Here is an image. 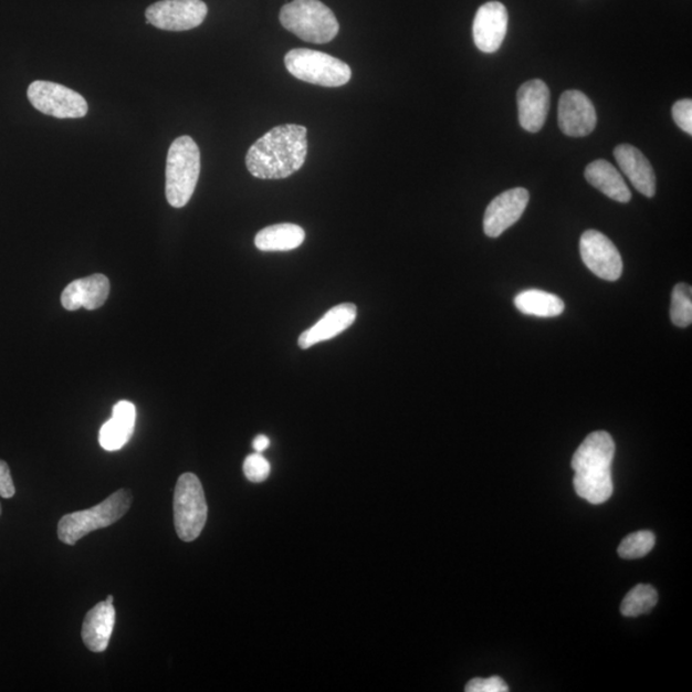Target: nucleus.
I'll list each match as a JSON object with an SVG mask.
<instances>
[{"mask_svg": "<svg viewBox=\"0 0 692 692\" xmlns=\"http://www.w3.org/2000/svg\"><path fill=\"white\" fill-rule=\"evenodd\" d=\"M200 175V150L190 136L177 138L168 149L166 197L174 208H182L195 195Z\"/></svg>", "mask_w": 692, "mask_h": 692, "instance_id": "3", "label": "nucleus"}, {"mask_svg": "<svg viewBox=\"0 0 692 692\" xmlns=\"http://www.w3.org/2000/svg\"><path fill=\"white\" fill-rule=\"evenodd\" d=\"M656 545V536L650 531H638L623 538L618 546L619 557L623 559H638L646 557Z\"/></svg>", "mask_w": 692, "mask_h": 692, "instance_id": "25", "label": "nucleus"}, {"mask_svg": "<svg viewBox=\"0 0 692 692\" xmlns=\"http://www.w3.org/2000/svg\"><path fill=\"white\" fill-rule=\"evenodd\" d=\"M579 252L587 269L607 281H617L623 272V261L618 249L605 233L585 231L579 241Z\"/></svg>", "mask_w": 692, "mask_h": 692, "instance_id": "10", "label": "nucleus"}, {"mask_svg": "<svg viewBox=\"0 0 692 692\" xmlns=\"http://www.w3.org/2000/svg\"><path fill=\"white\" fill-rule=\"evenodd\" d=\"M132 491L123 489L91 510L66 514L59 523V538L63 544L75 545L93 531L114 525L132 508Z\"/></svg>", "mask_w": 692, "mask_h": 692, "instance_id": "5", "label": "nucleus"}, {"mask_svg": "<svg viewBox=\"0 0 692 692\" xmlns=\"http://www.w3.org/2000/svg\"><path fill=\"white\" fill-rule=\"evenodd\" d=\"M508 21V11L502 3L489 2L479 8L473 21V40L481 52L495 53L502 46Z\"/></svg>", "mask_w": 692, "mask_h": 692, "instance_id": "13", "label": "nucleus"}, {"mask_svg": "<svg viewBox=\"0 0 692 692\" xmlns=\"http://www.w3.org/2000/svg\"><path fill=\"white\" fill-rule=\"evenodd\" d=\"M15 494V487L11 476L10 466L0 461V496L11 499Z\"/></svg>", "mask_w": 692, "mask_h": 692, "instance_id": "29", "label": "nucleus"}, {"mask_svg": "<svg viewBox=\"0 0 692 692\" xmlns=\"http://www.w3.org/2000/svg\"><path fill=\"white\" fill-rule=\"evenodd\" d=\"M270 444V439L268 437H264V434H259V437H256L253 441V448L256 453L264 452V450L268 449Z\"/></svg>", "mask_w": 692, "mask_h": 692, "instance_id": "30", "label": "nucleus"}, {"mask_svg": "<svg viewBox=\"0 0 692 692\" xmlns=\"http://www.w3.org/2000/svg\"><path fill=\"white\" fill-rule=\"evenodd\" d=\"M109 292V280L102 273H95V275L72 281L63 290L61 302L63 308L67 311H77L83 307L87 311H95L107 302Z\"/></svg>", "mask_w": 692, "mask_h": 692, "instance_id": "15", "label": "nucleus"}, {"mask_svg": "<svg viewBox=\"0 0 692 692\" xmlns=\"http://www.w3.org/2000/svg\"><path fill=\"white\" fill-rule=\"evenodd\" d=\"M658 593L653 586L638 585L626 595L622 605L621 614L625 617H639L641 615L649 614L651 609L657 606Z\"/></svg>", "mask_w": 692, "mask_h": 692, "instance_id": "23", "label": "nucleus"}, {"mask_svg": "<svg viewBox=\"0 0 692 692\" xmlns=\"http://www.w3.org/2000/svg\"><path fill=\"white\" fill-rule=\"evenodd\" d=\"M514 304L523 315L544 318L558 317L566 308L559 296L543 290H526L516 296Z\"/></svg>", "mask_w": 692, "mask_h": 692, "instance_id": "22", "label": "nucleus"}, {"mask_svg": "<svg viewBox=\"0 0 692 692\" xmlns=\"http://www.w3.org/2000/svg\"><path fill=\"white\" fill-rule=\"evenodd\" d=\"M671 318L675 326L685 328L692 324V289L688 284L675 285L672 293Z\"/></svg>", "mask_w": 692, "mask_h": 692, "instance_id": "24", "label": "nucleus"}, {"mask_svg": "<svg viewBox=\"0 0 692 692\" xmlns=\"http://www.w3.org/2000/svg\"><path fill=\"white\" fill-rule=\"evenodd\" d=\"M2 504H0V516H2Z\"/></svg>", "mask_w": 692, "mask_h": 692, "instance_id": "32", "label": "nucleus"}, {"mask_svg": "<svg viewBox=\"0 0 692 692\" xmlns=\"http://www.w3.org/2000/svg\"><path fill=\"white\" fill-rule=\"evenodd\" d=\"M135 422V406L127 400L118 401L111 420L102 426L99 432L101 447L108 452L123 449L133 437Z\"/></svg>", "mask_w": 692, "mask_h": 692, "instance_id": "19", "label": "nucleus"}, {"mask_svg": "<svg viewBox=\"0 0 692 692\" xmlns=\"http://www.w3.org/2000/svg\"><path fill=\"white\" fill-rule=\"evenodd\" d=\"M614 155L619 168L629 177L633 188L642 196L653 198L657 191V177L647 157L629 144L618 145Z\"/></svg>", "mask_w": 692, "mask_h": 692, "instance_id": "16", "label": "nucleus"}, {"mask_svg": "<svg viewBox=\"0 0 692 692\" xmlns=\"http://www.w3.org/2000/svg\"><path fill=\"white\" fill-rule=\"evenodd\" d=\"M285 66L297 80L325 87H339L352 78V70L345 62L303 48L285 55Z\"/></svg>", "mask_w": 692, "mask_h": 692, "instance_id": "7", "label": "nucleus"}, {"mask_svg": "<svg viewBox=\"0 0 692 692\" xmlns=\"http://www.w3.org/2000/svg\"><path fill=\"white\" fill-rule=\"evenodd\" d=\"M208 505L202 482L195 473H184L174 495V518L177 536L185 543L197 541L206 526Z\"/></svg>", "mask_w": 692, "mask_h": 692, "instance_id": "6", "label": "nucleus"}, {"mask_svg": "<svg viewBox=\"0 0 692 692\" xmlns=\"http://www.w3.org/2000/svg\"><path fill=\"white\" fill-rule=\"evenodd\" d=\"M305 240V231L294 223H279L256 233L254 243L262 252H289L300 248Z\"/></svg>", "mask_w": 692, "mask_h": 692, "instance_id": "21", "label": "nucleus"}, {"mask_svg": "<svg viewBox=\"0 0 692 692\" xmlns=\"http://www.w3.org/2000/svg\"><path fill=\"white\" fill-rule=\"evenodd\" d=\"M114 600H115L114 595H108L107 601L114 602Z\"/></svg>", "mask_w": 692, "mask_h": 692, "instance_id": "31", "label": "nucleus"}, {"mask_svg": "<svg viewBox=\"0 0 692 692\" xmlns=\"http://www.w3.org/2000/svg\"><path fill=\"white\" fill-rule=\"evenodd\" d=\"M672 116L682 132L692 135V101L681 99L673 104Z\"/></svg>", "mask_w": 692, "mask_h": 692, "instance_id": "27", "label": "nucleus"}, {"mask_svg": "<svg viewBox=\"0 0 692 692\" xmlns=\"http://www.w3.org/2000/svg\"><path fill=\"white\" fill-rule=\"evenodd\" d=\"M585 177L595 189L600 190L602 195L616 200V202H630L632 196L629 187H627L622 175L608 160H595L586 167Z\"/></svg>", "mask_w": 692, "mask_h": 692, "instance_id": "20", "label": "nucleus"}, {"mask_svg": "<svg viewBox=\"0 0 692 692\" xmlns=\"http://www.w3.org/2000/svg\"><path fill=\"white\" fill-rule=\"evenodd\" d=\"M116 623V609L114 602L101 601L88 610L83 625V641L85 647L102 653L109 646L112 632Z\"/></svg>", "mask_w": 692, "mask_h": 692, "instance_id": "18", "label": "nucleus"}, {"mask_svg": "<svg viewBox=\"0 0 692 692\" xmlns=\"http://www.w3.org/2000/svg\"><path fill=\"white\" fill-rule=\"evenodd\" d=\"M357 312L356 305L352 303L336 305L315 326L304 332L297 344H300L301 349H310L313 345L334 339L354 324Z\"/></svg>", "mask_w": 692, "mask_h": 692, "instance_id": "17", "label": "nucleus"}, {"mask_svg": "<svg viewBox=\"0 0 692 692\" xmlns=\"http://www.w3.org/2000/svg\"><path fill=\"white\" fill-rule=\"evenodd\" d=\"M208 7L202 0H160L148 7L150 25L167 31H187L202 25Z\"/></svg>", "mask_w": 692, "mask_h": 692, "instance_id": "9", "label": "nucleus"}, {"mask_svg": "<svg viewBox=\"0 0 692 692\" xmlns=\"http://www.w3.org/2000/svg\"><path fill=\"white\" fill-rule=\"evenodd\" d=\"M520 124L528 133L542 130L551 109V91L542 80H531L517 93Z\"/></svg>", "mask_w": 692, "mask_h": 692, "instance_id": "14", "label": "nucleus"}, {"mask_svg": "<svg viewBox=\"0 0 692 692\" xmlns=\"http://www.w3.org/2000/svg\"><path fill=\"white\" fill-rule=\"evenodd\" d=\"M616 454L614 438L606 431H595L578 447L573 458L576 494L591 504H602L614 494L611 463Z\"/></svg>", "mask_w": 692, "mask_h": 692, "instance_id": "2", "label": "nucleus"}, {"mask_svg": "<svg viewBox=\"0 0 692 692\" xmlns=\"http://www.w3.org/2000/svg\"><path fill=\"white\" fill-rule=\"evenodd\" d=\"M466 692H506L508 685L499 675L489 679H473L464 689Z\"/></svg>", "mask_w": 692, "mask_h": 692, "instance_id": "28", "label": "nucleus"}, {"mask_svg": "<svg viewBox=\"0 0 692 692\" xmlns=\"http://www.w3.org/2000/svg\"><path fill=\"white\" fill-rule=\"evenodd\" d=\"M307 153V128L283 125L273 127L252 145L245 164L256 179L281 180L301 170Z\"/></svg>", "mask_w": 692, "mask_h": 692, "instance_id": "1", "label": "nucleus"}, {"mask_svg": "<svg viewBox=\"0 0 692 692\" xmlns=\"http://www.w3.org/2000/svg\"><path fill=\"white\" fill-rule=\"evenodd\" d=\"M28 98L39 112L55 118H82L88 111L83 95L51 82L32 83L28 88Z\"/></svg>", "mask_w": 692, "mask_h": 692, "instance_id": "8", "label": "nucleus"}, {"mask_svg": "<svg viewBox=\"0 0 692 692\" xmlns=\"http://www.w3.org/2000/svg\"><path fill=\"white\" fill-rule=\"evenodd\" d=\"M526 189L516 188L502 192L486 208L484 231L489 238H499L516 223L528 205Z\"/></svg>", "mask_w": 692, "mask_h": 692, "instance_id": "12", "label": "nucleus"}, {"mask_svg": "<svg viewBox=\"0 0 692 692\" xmlns=\"http://www.w3.org/2000/svg\"><path fill=\"white\" fill-rule=\"evenodd\" d=\"M245 478L260 484L269 479L271 473V464L261 453H254L247 457L243 465Z\"/></svg>", "mask_w": 692, "mask_h": 692, "instance_id": "26", "label": "nucleus"}, {"mask_svg": "<svg viewBox=\"0 0 692 692\" xmlns=\"http://www.w3.org/2000/svg\"><path fill=\"white\" fill-rule=\"evenodd\" d=\"M281 25L307 43L326 44L339 34V22L319 0H293L281 8Z\"/></svg>", "mask_w": 692, "mask_h": 692, "instance_id": "4", "label": "nucleus"}, {"mask_svg": "<svg viewBox=\"0 0 692 692\" xmlns=\"http://www.w3.org/2000/svg\"><path fill=\"white\" fill-rule=\"evenodd\" d=\"M598 117L593 102L578 91L562 94L558 106V124L563 134L570 138H584L597 127Z\"/></svg>", "mask_w": 692, "mask_h": 692, "instance_id": "11", "label": "nucleus"}]
</instances>
